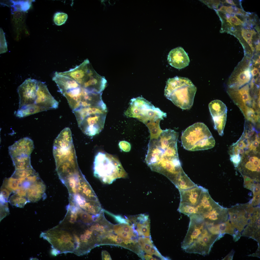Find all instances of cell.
<instances>
[{
	"instance_id": "obj_1",
	"label": "cell",
	"mask_w": 260,
	"mask_h": 260,
	"mask_svg": "<svg viewBox=\"0 0 260 260\" xmlns=\"http://www.w3.org/2000/svg\"><path fill=\"white\" fill-rule=\"evenodd\" d=\"M17 90L19 102L15 113L17 117H24L58 106V102L50 94L45 83L28 78Z\"/></svg>"
},
{
	"instance_id": "obj_2",
	"label": "cell",
	"mask_w": 260,
	"mask_h": 260,
	"mask_svg": "<svg viewBox=\"0 0 260 260\" xmlns=\"http://www.w3.org/2000/svg\"><path fill=\"white\" fill-rule=\"evenodd\" d=\"M197 89L187 78L177 76L168 79L164 95L176 105L184 110L192 107Z\"/></svg>"
},
{
	"instance_id": "obj_3",
	"label": "cell",
	"mask_w": 260,
	"mask_h": 260,
	"mask_svg": "<svg viewBox=\"0 0 260 260\" xmlns=\"http://www.w3.org/2000/svg\"><path fill=\"white\" fill-rule=\"evenodd\" d=\"M93 169L94 176L105 184H111L117 179L127 176L118 159L104 152H99L95 156Z\"/></svg>"
},
{
	"instance_id": "obj_4",
	"label": "cell",
	"mask_w": 260,
	"mask_h": 260,
	"mask_svg": "<svg viewBox=\"0 0 260 260\" xmlns=\"http://www.w3.org/2000/svg\"><path fill=\"white\" fill-rule=\"evenodd\" d=\"M181 139L184 148L190 151L208 150L215 144L214 139L208 128L201 122L188 127L182 133Z\"/></svg>"
},
{
	"instance_id": "obj_5",
	"label": "cell",
	"mask_w": 260,
	"mask_h": 260,
	"mask_svg": "<svg viewBox=\"0 0 260 260\" xmlns=\"http://www.w3.org/2000/svg\"><path fill=\"white\" fill-rule=\"evenodd\" d=\"M107 110L96 107H82L73 111L79 127L85 135L93 136L103 129Z\"/></svg>"
},
{
	"instance_id": "obj_6",
	"label": "cell",
	"mask_w": 260,
	"mask_h": 260,
	"mask_svg": "<svg viewBox=\"0 0 260 260\" xmlns=\"http://www.w3.org/2000/svg\"><path fill=\"white\" fill-rule=\"evenodd\" d=\"M124 114L128 117L136 118L145 124L149 122L163 119L167 116L166 113L141 97L131 100Z\"/></svg>"
},
{
	"instance_id": "obj_7",
	"label": "cell",
	"mask_w": 260,
	"mask_h": 260,
	"mask_svg": "<svg viewBox=\"0 0 260 260\" xmlns=\"http://www.w3.org/2000/svg\"><path fill=\"white\" fill-rule=\"evenodd\" d=\"M258 208L249 203L237 204L228 209V219L234 229V235L241 236L240 233L243 232L251 222Z\"/></svg>"
},
{
	"instance_id": "obj_8",
	"label": "cell",
	"mask_w": 260,
	"mask_h": 260,
	"mask_svg": "<svg viewBox=\"0 0 260 260\" xmlns=\"http://www.w3.org/2000/svg\"><path fill=\"white\" fill-rule=\"evenodd\" d=\"M85 70L79 84L89 92L101 93L106 85L107 81L105 78L95 71L90 62L87 64Z\"/></svg>"
},
{
	"instance_id": "obj_9",
	"label": "cell",
	"mask_w": 260,
	"mask_h": 260,
	"mask_svg": "<svg viewBox=\"0 0 260 260\" xmlns=\"http://www.w3.org/2000/svg\"><path fill=\"white\" fill-rule=\"evenodd\" d=\"M260 153L250 152L244 156L237 167L242 176L259 183Z\"/></svg>"
},
{
	"instance_id": "obj_10",
	"label": "cell",
	"mask_w": 260,
	"mask_h": 260,
	"mask_svg": "<svg viewBox=\"0 0 260 260\" xmlns=\"http://www.w3.org/2000/svg\"><path fill=\"white\" fill-rule=\"evenodd\" d=\"M189 217L188 229L181 244V247L184 250L196 240L206 226L203 218L199 214L195 213Z\"/></svg>"
},
{
	"instance_id": "obj_11",
	"label": "cell",
	"mask_w": 260,
	"mask_h": 260,
	"mask_svg": "<svg viewBox=\"0 0 260 260\" xmlns=\"http://www.w3.org/2000/svg\"><path fill=\"white\" fill-rule=\"evenodd\" d=\"M222 237V235L212 234L208 229L200 238L184 251L189 253L198 254L203 255L208 254L215 242Z\"/></svg>"
},
{
	"instance_id": "obj_12",
	"label": "cell",
	"mask_w": 260,
	"mask_h": 260,
	"mask_svg": "<svg viewBox=\"0 0 260 260\" xmlns=\"http://www.w3.org/2000/svg\"><path fill=\"white\" fill-rule=\"evenodd\" d=\"M34 148L33 141L25 137L16 141L9 147V153L11 158L30 156Z\"/></svg>"
},
{
	"instance_id": "obj_13",
	"label": "cell",
	"mask_w": 260,
	"mask_h": 260,
	"mask_svg": "<svg viewBox=\"0 0 260 260\" xmlns=\"http://www.w3.org/2000/svg\"><path fill=\"white\" fill-rule=\"evenodd\" d=\"M167 60L169 65L178 69L186 67L190 62L187 54L181 47H177L170 51L168 56Z\"/></svg>"
},
{
	"instance_id": "obj_14",
	"label": "cell",
	"mask_w": 260,
	"mask_h": 260,
	"mask_svg": "<svg viewBox=\"0 0 260 260\" xmlns=\"http://www.w3.org/2000/svg\"><path fill=\"white\" fill-rule=\"evenodd\" d=\"M200 215L207 225H214L224 222L229 218L228 209L220 205L206 213Z\"/></svg>"
},
{
	"instance_id": "obj_15",
	"label": "cell",
	"mask_w": 260,
	"mask_h": 260,
	"mask_svg": "<svg viewBox=\"0 0 260 260\" xmlns=\"http://www.w3.org/2000/svg\"><path fill=\"white\" fill-rule=\"evenodd\" d=\"M204 188L196 185L188 189L179 190L180 196V203H188L196 207Z\"/></svg>"
},
{
	"instance_id": "obj_16",
	"label": "cell",
	"mask_w": 260,
	"mask_h": 260,
	"mask_svg": "<svg viewBox=\"0 0 260 260\" xmlns=\"http://www.w3.org/2000/svg\"><path fill=\"white\" fill-rule=\"evenodd\" d=\"M219 205L212 198L208 190L204 188L196 206V213L201 214H205Z\"/></svg>"
},
{
	"instance_id": "obj_17",
	"label": "cell",
	"mask_w": 260,
	"mask_h": 260,
	"mask_svg": "<svg viewBox=\"0 0 260 260\" xmlns=\"http://www.w3.org/2000/svg\"><path fill=\"white\" fill-rule=\"evenodd\" d=\"M46 186L40 178L32 183L27 189L26 197L29 202H35L45 195Z\"/></svg>"
},
{
	"instance_id": "obj_18",
	"label": "cell",
	"mask_w": 260,
	"mask_h": 260,
	"mask_svg": "<svg viewBox=\"0 0 260 260\" xmlns=\"http://www.w3.org/2000/svg\"><path fill=\"white\" fill-rule=\"evenodd\" d=\"M237 70L236 73L232 75L229 80V85L231 88H238L247 83L250 80L251 75L249 67H244Z\"/></svg>"
},
{
	"instance_id": "obj_19",
	"label": "cell",
	"mask_w": 260,
	"mask_h": 260,
	"mask_svg": "<svg viewBox=\"0 0 260 260\" xmlns=\"http://www.w3.org/2000/svg\"><path fill=\"white\" fill-rule=\"evenodd\" d=\"M52 80L56 84L59 91L62 94L69 89L80 86L74 79L67 76L58 74L57 72H55Z\"/></svg>"
},
{
	"instance_id": "obj_20",
	"label": "cell",
	"mask_w": 260,
	"mask_h": 260,
	"mask_svg": "<svg viewBox=\"0 0 260 260\" xmlns=\"http://www.w3.org/2000/svg\"><path fill=\"white\" fill-rule=\"evenodd\" d=\"M208 106L212 118L221 116L227 112L226 105L219 100L212 101L209 103Z\"/></svg>"
},
{
	"instance_id": "obj_21",
	"label": "cell",
	"mask_w": 260,
	"mask_h": 260,
	"mask_svg": "<svg viewBox=\"0 0 260 260\" xmlns=\"http://www.w3.org/2000/svg\"><path fill=\"white\" fill-rule=\"evenodd\" d=\"M15 170H23L32 168L30 156L16 157L11 158Z\"/></svg>"
},
{
	"instance_id": "obj_22",
	"label": "cell",
	"mask_w": 260,
	"mask_h": 260,
	"mask_svg": "<svg viewBox=\"0 0 260 260\" xmlns=\"http://www.w3.org/2000/svg\"><path fill=\"white\" fill-rule=\"evenodd\" d=\"M196 185L185 173L178 179L175 185L179 190L188 189L195 186Z\"/></svg>"
},
{
	"instance_id": "obj_23",
	"label": "cell",
	"mask_w": 260,
	"mask_h": 260,
	"mask_svg": "<svg viewBox=\"0 0 260 260\" xmlns=\"http://www.w3.org/2000/svg\"><path fill=\"white\" fill-rule=\"evenodd\" d=\"M161 119L155 121L149 122L145 124L150 133V140L157 139L163 130L160 128V123Z\"/></svg>"
},
{
	"instance_id": "obj_24",
	"label": "cell",
	"mask_w": 260,
	"mask_h": 260,
	"mask_svg": "<svg viewBox=\"0 0 260 260\" xmlns=\"http://www.w3.org/2000/svg\"><path fill=\"white\" fill-rule=\"evenodd\" d=\"M26 177L16 178L11 176L5 179L3 184L11 191L15 192L21 187Z\"/></svg>"
},
{
	"instance_id": "obj_25",
	"label": "cell",
	"mask_w": 260,
	"mask_h": 260,
	"mask_svg": "<svg viewBox=\"0 0 260 260\" xmlns=\"http://www.w3.org/2000/svg\"><path fill=\"white\" fill-rule=\"evenodd\" d=\"M227 112L221 116L212 118L214 124V128L219 135L222 136L224 134V130L226 123Z\"/></svg>"
},
{
	"instance_id": "obj_26",
	"label": "cell",
	"mask_w": 260,
	"mask_h": 260,
	"mask_svg": "<svg viewBox=\"0 0 260 260\" xmlns=\"http://www.w3.org/2000/svg\"><path fill=\"white\" fill-rule=\"evenodd\" d=\"M136 230L138 235L148 237L150 236V225L149 219L142 220L137 222Z\"/></svg>"
},
{
	"instance_id": "obj_27",
	"label": "cell",
	"mask_w": 260,
	"mask_h": 260,
	"mask_svg": "<svg viewBox=\"0 0 260 260\" xmlns=\"http://www.w3.org/2000/svg\"><path fill=\"white\" fill-rule=\"evenodd\" d=\"M9 202L13 205L22 208L29 202L26 197L21 196L15 193L10 196L9 200Z\"/></svg>"
},
{
	"instance_id": "obj_28",
	"label": "cell",
	"mask_w": 260,
	"mask_h": 260,
	"mask_svg": "<svg viewBox=\"0 0 260 260\" xmlns=\"http://www.w3.org/2000/svg\"><path fill=\"white\" fill-rule=\"evenodd\" d=\"M178 211L189 217L193 214L196 213L195 206L185 203H180Z\"/></svg>"
},
{
	"instance_id": "obj_29",
	"label": "cell",
	"mask_w": 260,
	"mask_h": 260,
	"mask_svg": "<svg viewBox=\"0 0 260 260\" xmlns=\"http://www.w3.org/2000/svg\"><path fill=\"white\" fill-rule=\"evenodd\" d=\"M13 4L12 6L14 11L18 10L26 11L28 10L30 6L31 2L29 0H11Z\"/></svg>"
},
{
	"instance_id": "obj_30",
	"label": "cell",
	"mask_w": 260,
	"mask_h": 260,
	"mask_svg": "<svg viewBox=\"0 0 260 260\" xmlns=\"http://www.w3.org/2000/svg\"><path fill=\"white\" fill-rule=\"evenodd\" d=\"M138 243L141 249L147 254L151 255L150 250L153 245L150 238L140 237L138 239Z\"/></svg>"
},
{
	"instance_id": "obj_31",
	"label": "cell",
	"mask_w": 260,
	"mask_h": 260,
	"mask_svg": "<svg viewBox=\"0 0 260 260\" xmlns=\"http://www.w3.org/2000/svg\"><path fill=\"white\" fill-rule=\"evenodd\" d=\"M36 173L33 168L25 169L15 170L11 177L16 178L26 177Z\"/></svg>"
},
{
	"instance_id": "obj_32",
	"label": "cell",
	"mask_w": 260,
	"mask_h": 260,
	"mask_svg": "<svg viewBox=\"0 0 260 260\" xmlns=\"http://www.w3.org/2000/svg\"><path fill=\"white\" fill-rule=\"evenodd\" d=\"M68 18L66 13L57 12L55 13L53 16V20L55 23L58 26H60L65 23Z\"/></svg>"
},
{
	"instance_id": "obj_33",
	"label": "cell",
	"mask_w": 260,
	"mask_h": 260,
	"mask_svg": "<svg viewBox=\"0 0 260 260\" xmlns=\"http://www.w3.org/2000/svg\"><path fill=\"white\" fill-rule=\"evenodd\" d=\"M7 50V44L5 34L2 30L0 29V53L6 52Z\"/></svg>"
},
{
	"instance_id": "obj_34",
	"label": "cell",
	"mask_w": 260,
	"mask_h": 260,
	"mask_svg": "<svg viewBox=\"0 0 260 260\" xmlns=\"http://www.w3.org/2000/svg\"><path fill=\"white\" fill-rule=\"evenodd\" d=\"M115 230L120 236L124 239H129L133 236H136L133 235L129 233L125 232L121 230L119 226H117L115 228Z\"/></svg>"
},
{
	"instance_id": "obj_35",
	"label": "cell",
	"mask_w": 260,
	"mask_h": 260,
	"mask_svg": "<svg viewBox=\"0 0 260 260\" xmlns=\"http://www.w3.org/2000/svg\"><path fill=\"white\" fill-rule=\"evenodd\" d=\"M241 35L243 39H251L254 34H255L256 32L253 30H250L242 28L241 30Z\"/></svg>"
},
{
	"instance_id": "obj_36",
	"label": "cell",
	"mask_w": 260,
	"mask_h": 260,
	"mask_svg": "<svg viewBox=\"0 0 260 260\" xmlns=\"http://www.w3.org/2000/svg\"><path fill=\"white\" fill-rule=\"evenodd\" d=\"M226 22L231 26L242 25L243 23V21L235 16L231 17L229 20L227 19Z\"/></svg>"
},
{
	"instance_id": "obj_37",
	"label": "cell",
	"mask_w": 260,
	"mask_h": 260,
	"mask_svg": "<svg viewBox=\"0 0 260 260\" xmlns=\"http://www.w3.org/2000/svg\"><path fill=\"white\" fill-rule=\"evenodd\" d=\"M119 146L121 150L124 152H128L130 150V144L127 141H120L119 143Z\"/></svg>"
},
{
	"instance_id": "obj_38",
	"label": "cell",
	"mask_w": 260,
	"mask_h": 260,
	"mask_svg": "<svg viewBox=\"0 0 260 260\" xmlns=\"http://www.w3.org/2000/svg\"><path fill=\"white\" fill-rule=\"evenodd\" d=\"M106 212L108 214L114 217L116 219L119 223L126 224H129L128 220L123 218L121 216L118 215H115L107 211H106Z\"/></svg>"
},
{
	"instance_id": "obj_39",
	"label": "cell",
	"mask_w": 260,
	"mask_h": 260,
	"mask_svg": "<svg viewBox=\"0 0 260 260\" xmlns=\"http://www.w3.org/2000/svg\"><path fill=\"white\" fill-rule=\"evenodd\" d=\"M27 189L21 187L15 192V193L20 195L26 197Z\"/></svg>"
},
{
	"instance_id": "obj_40",
	"label": "cell",
	"mask_w": 260,
	"mask_h": 260,
	"mask_svg": "<svg viewBox=\"0 0 260 260\" xmlns=\"http://www.w3.org/2000/svg\"><path fill=\"white\" fill-rule=\"evenodd\" d=\"M249 45V46L251 48L252 50L254 51V47L252 45V41L251 39H244Z\"/></svg>"
},
{
	"instance_id": "obj_41",
	"label": "cell",
	"mask_w": 260,
	"mask_h": 260,
	"mask_svg": "<svg viewBox=\"0 0 260 260\" xmlns=\"http://www.w3.org/2000/svg\"><path fill=\"white\" fill-rule=\"evenodd\" d=\"M259 72V70L256 67L254 68L251 71V73L253 77H254L256 76Z\"/></svg>"
},
{
	"instance_id": "obj_42",
	"label": "cell",
	"mask_w": 260,
	"mask_h": 260,
	"mask_svg": "<svg viewBox=\"0 0 260 260\" xmlns=\"http://www.w3.org/2000/svg\"><path fill=\"white\" fill-rule=\"evenodd\" d=\"M143 259L146 260H156V258H153L152 256L148 254L144 255L143 256Z\"/></svg>"
},
{
	"instance_id": "obj_43",
	"label": "cell",
	"mask_w": 260,
	"mask_h": 260,
	"mask_svg": "<svg viewBox=\"0 0 260 260\" xmlns=\"http://www.w3.org/2000/svg\"><path fill=\"white\" fill-rule=\"evenodd\" d=\"M230 26L228 28V29L230 30L231 32L234 33L237 31V30L234 26L230 25Z\"/></svg>"
},
{
	"instance_id": "obj_44",
	"label": "cell",
	"mask_w": 260,
	"mask_h": 260,
	"mask_svg": "<svg viewBox=\"0 0 260 260\" xmlns=\"http://www.w3.org/2000/svg\"><path fill=\"white\" fill-rule=\"evenodd\" d=\"M225 2L231 5H232L234 6L236 5L233 0H225Z\"/></svg>"
},
{
	"instance_id": "obj_45",
	"label": "cell",
	"mask_w": 260,
	"mask_h": 260,
	"mask_svg": "<svg viewBox=\"0 0 260 260\" xmlns=\"http://www.w3.org/2000/svg\"><path fill=\"white\" fill-rule=\"evenodd\" d=\"M118 243H121L123 241V240L120 238H117L115 241Z\"/></svg>"
},
{
	"instance_id": "obj_46",
	"label": "cell",
	"mask_w": 260,
	"mask_h": 260,
	"mask_svg": "<svg viewBox=\"0 0 260 260\" xmlns=\"http://www.w3.org/2000/svg\"><path fill=\"white\" fill-rule=\"evenodd\" d=\"M99 228L100 230L101 231V232H105L104 228V227L102 226H100Z\"/></svg>"
},
{
	"instance_id": "obj_47",
	"label": "cell",
	"mask_w": 260,
	"mask_h": 260,
	"mask_svg": "<svg viewBox=\"0 0 260 260\" xmlns=\"http://www.w3.org/2000/svg\"><path fill=\"white\" fill-rule=\"evenodd\" d=\"M260 63V58H259L257 59L256 60L255 62V64H259Z\"/></svg>"
},
{
	"instance_id": "obj_48",
	"label": "cell",
	"mask_w": 260,
	"mask_h": 260,
	"mask_svg": "<svg viewBox=\"0 0 260 260\" xmlns=\"http://www.w3.org/2000/svg\"><path fill=\"white\" fill-rule=\"evenodd\" d=\"M95 225L96 228H99L100 226L99 224L98 223H97Z\"/></svg>"
},
{
	"instance_id": "obj_49",
	"label": "cell",
	"mask_w": 260,
	"mask_h": 260,
	"mask_svg": "<svg viewBox=\"0 0 260 260\" xmlns=\"http://www.w3.org/2000/svg\"><path fill=\"white\" fill-rule=\"evenodd\" d=\"M260 45H257V46H256V49L257 50H258V51H260Z\"/></svg>"
}]
</instances>
